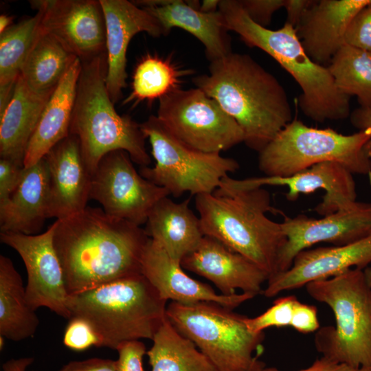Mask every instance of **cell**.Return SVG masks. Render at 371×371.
Instances as JSON below:
<instances>
[{
    "label": "cell",
    "instance_id": "cell-1",
    "mask_svg": "<svg viewBox=\"0 0 371 371\" xmlns=\"http://www.w3.org/2000/svg\"><path fill=\"white\" fill-rule=\"evenodd\" d=\"M54 224V245L69 295L141 273L150 238L140 226L91 207Z\"/></svg>",
    "mask_w": 371,
    "mask_h": 371
},
{
    "label": "cell",
    "instance_id": "cell-2",
    "mask_svg": "<svg viewBox=\"0 0 371 371\" xmlns=\"http://www.w3.org/2000/svg\"><path fill=\"white\" fill-rule=\"evenodd\" d=\"M240 126L244 143L260 153L293 120L287 93L250 56L231 52L193 79Z\"/></svg>",
    "mask_w": 371,
    "mask_h": 371
},
{
    "label": "cell",
    "instance_id": "cell-3",
    "mask_svg": "<svg viewBox=\"0 0 371 371\" xmlns=\"http://www.w3.org/2000/svg\"><path fill=\"white\" fill-rule=\"evenodd\" d=\"M218 10L228 31L270 55L291 75L302 90L298 104L306 117L323 122L350 116V97L338 89L328 67L308 56L294 27L286 23L274 30L262 27L247 16L239 0H221Z\"/></svg>",
    "mask_w": 371,
    "mask_h": 371
},
{
    "label": "cell",
    "instance_id": "cell-4",
    "mask_svg": "<svg viewBox=\"0 0 371 371\" xmlns=\"http://www.w3.org/2000/svg\"><path fill=\"white\" fill-rule=\"evenodd\" d=\"M195 206L205 236L247 258L269 276L276 273L286 238L281 223L266 214L279 213L267 190H214L195 196Z\"/></svg>",
    "mask_w": 371,
    "mask_h": 371
},
{
    "label": "cell",
    "instance_id": "cell-5",
    "mask_svg": "<svg viewBox=\"0 0 371 371\" xmlns=\"http://www.w3.org/2000/svg\"><path fill=\"white\" fill-rule=\"evenodd\" d=\"M106 54L82 62L69 135L76 137L92 176L104 155L124 150L132 161L148 166L151 159L140 124L119 115L106 87Z\"/></svg>",
    "mask_w": 371,
    "mask_h": 371
},
{
    "label": "cell",
    "instance_id": "cell-6",
    "mask_svg": "<svg viewBox=\"0 0 371 371\" xmlns=\"http://www.w3.org/2000/svg\"><path fill=\"white\" fill-rule=\"evenodd\" d=\"M167 302L137 273L69 295L68 308L71 317L93 326L101 347L116 350L126 341L152 340L166 317Z\"/></svg>",
    "mask_w": 371,
    "mask_h": 371
},
{
    "label": "cell",
    "instance_id": "cell-7",
    "mask_svg": "<svg viewBox=\"0 0 371 371\" xmlns=\"http://www.w3.org/2000/svg\"><path fill=\"white\" fill-rule=\"evenodd\" d=\"M307 293L333 311L335 326L317 330V350L352 368L371 367V286L363 270L353 268L306 286Z\"/></svg>",
    "mask_w": 371,
    "mask_h": 371
},
{
    "label": "cell",
    "instance_id": "cell-8",
    "mask_svg": "<svg viewBox=\"0 0 371 371\" xmlns=\"http://www.w3.org/2000/svg\"><path fill=\"white\" fill-rule=\"evenodd\" d=\"M371 128L344 135L293 119L260 152L258 168L265 176L286 177L326 161L337 162L352 175L371 173Z\"/></svg>",
    "mask_w": 371,
    "mask_h": 371
},
{
    "label": "cell",
    "instance_id": "cell-9",
    "mask_svg": "<svg viewBox=\"0 0 371 371\" xmlns=\"http://www.w3.org/2000/svg\"><path fill=\"white\" fill-rule=\"evenodd\" d=\"M166 314L218 371H256L265 365L254 355L261 352L265 333L249 330L244 315L212 302H170Z\"/></svg>",
    "mask_w": 371,
    "mask_h": 371
},
{
    "label": "cell",
    "instance_id": "cell-10",
    "mask_svg": "<svg viewBox=\"0 0 371 371\" xmlns=\"http://www.w3.org/2000/svg\"><path fill=\"white\" fill-rule=\"evenodd\" d=\"M151 146L153 167L142 166L139 174L155 185L179 197L212 193L223 178L239 168L238 161L220 153L195 150L173 136L156 115L140 124Z\"/></svg>",
    "mask_w": 371,
    "mask_h": 371
},
{
    "label": "cell",
    "instance_id": "cell-11",
    "mask_svg": "<svg viewBox=\"0 0 371 371\" xmlns=\"http://www.w3.org/2000/svg\"><path fill=\"white\" fill-rule=\"evenodd\" d=\"M156 116L177 139L203 153H220L244 142L238 123L197 87L160 98Z\"/></svg>",
    "mask_w": 371,
    "mask_h": 371
},
{
    "label": "cell",
    "instance_id": "cell-12",
    "mask_svg": "<svg viewBox=\"0 0 371 371\" xmlns=\"http://www.w3.org/2000/svg\"><path fill=\"white\" fill-rule=\"evenodd\" d=\"M132 161L124 150L104 155L92 176L89 198L109 216L140 226L155 204L170 193L144 178Z\"/></svg>",
    "mask_w": 371,
    "mask_h": 371
},
{
    "label": "cell",
    "instance_id": "cell-13",
    "mask_svg": "<svg viewBox=\"0 0 371 371\" xmlns=\"http://www.w3.org/2000/svg\"><path fill=\"white\" fill-rule=\"evenodd\" d=\"M54 223L41 234L1 232L2 243L14 249L22 258L27 273L26 300L34 311L46 307L70 319L68 293L60 261L54 245Z\"/></svg>",
    "mask_w": 371,
    "mask_h": 371
},
{
    "label": "cell",
    "instance_id": "cell-14",
    "mask_svg": "<svg viewBox=\"0 0 371 371\" xmlns=\"http://www.w3.org/2000/svg\"><path fill=\"white\" fill-rule=\"evenodd\" d=\"M281 225L286 241L279 254L276 273L289 269L300 251L314 245H344L370 234L371 203L355 201L319 218L304 214L286 217Z\"/></svg>",
    "mask_w": 371,
    "mask_h": 371
},
{
    "label": "cell",
    "instance_id": "cell-15",
    "mask_svg": "<svg viewBox=\"0 0 371 371\" xmlns=\"http://www.w3.org/2000/svg\"><path fill=\"white\" fill-rule=\"evenodd\" d=\"M41 11V29L81 62L106 53V26L100 0L31 1Z\"/></svg>",
    "mask_w": 371,
    "mask_h": 371
},
{
    "label": "cell",
    "instance_id": "cell-16",
    "mask_svg": "<svg viewBox=\"0 0 371 371\" xmlns=\"http://www.w3.org/2000/svg\"><path fill=\"white\" fill-rule=\"evenodd\" d=\"M264 186H286V199L295 201L300 194H310L318 190L325 191L320 203L315 208L317 214H332L357 199L353 175L341 164L326 161L286 177L265 176L235 179L228 175L223 178L217 190L232 192L262 188Z\"/></svg>",
    "mask_w": 371,
    "mask_h": 371
},
{
    "label": "cell",
    "instance_id": "cell-17",
    "mask_svg": "<svg viewBox=\"0 0 371 371\" xmlns=\"http://www.w3.org/2000/svg\"><path fill=\"white\" fill-rule=\"evenodd\" d=\"M370 263L371 233L344 245L307 249L295 257L289 269L271 276L262 293L266 297H273L350 269L363 270Z\"/></svg>",
    "mask_w": 371,
    "mask_h": 371
},
{
    "label": "cell",
    "instance_id": "cell-18",
    "mask_svg": "<svg viewBox=\"0 0 371 371\" xmlns=\"http://www.w3.org/2000/svg\"><path fill=\"white\" fill-rule=\"evenodd\" d=\"M106 26V87L115 104L126 87V52L132 38L139 32L166 36L159 21L145 9L127 0H100Z\"/></svg>",
    "mask_w": 371,
    "mask_h": 371
},
{
    "label": "cell",
    "instance_id": "cell-19",
    "mask_svg": "<svg viewBox=\"0 0 371 371\" xmlns=\"http://www.w3.org/2000/svg\"><path fill=\"white\" fill-rule=\"evenodd\" d=\"M181 265L211 281L225 295H234L240 289L256 296L262 293V286L269 276L247 258L208 236H204L198 247Z\"/></svg>",
    "mask_w": 371,
    "mask_h": 371
},
{
    "label": "cell",
    "instance_id": "cell-20",
    "mask_svg": "<svg viewBox=\"0 0 371 371\" xmlns=\"http://www.w3.org/2000/svg\"><path fill=\"white\" fill-rule=\"evenodd\" d=\"M43 158L49 175V218L63 219L85 210L90 199L92 175L76 137L69 135Z\"/></svg>",
    "mask_w": 371,
    "mask_h": 371
},
{
    "label": "cell",
    "instance_id": "cell-21",
    "mask_svg": "<svg viewBox=\"0 0 371 371\" xmlns=\"http://www.w3.org/2000/svg\"><path fill=\"white\" fill-rule=\"evenodd\" d=\"M141 273L166 301L182 304L212 302L234 310L254 295L235 293L218 294L207 284L192 278L181 265L170 258L157 243L149 238L142 254Z\"/></svg>",
    "mask_w": 371,
    "mask_h": 371
},
{
    "label": "cell",
    "instance_id": "cell-22",
    "mask_svg": "<svg viewBox=\"0 0 371 371\" xmlns=\"http://www.w3.org/2000/svg\"><path fill=\"white\" fill-rule=\"evenodd\" d=\"M371 0H319L305 11L295 27L308 56L315 63H330L345 44L348 26Z\"/></svg>",
    "mask_w": 371,
    "mask_h": 371
},
{
    "label": "cell",
    "instance_id": "cell-23",
    "mask_svg": "<svg viewBox=\"0 0 371 371\" xmlns=\"http://www.w3.org/2000/svg\"><path fill=\"white\" fill-rule=\"evenodd\" d=\"M49 175L44 158L24 168L21 180L10 199L0 205L1 232L32 235L48 216Z\"/></svg>",
    "mask_w": 371,
    "mask_h": 371
},
{
    "label": "cell",
    "instance_id": "cell-24",
    "mask_svg": "<svg viewBox=\"0 0 371 371\" xmlns=\"http://www.w3.org/2000/svg\"><path fill=\"white\" fill-rule=\"evenodd\" d=\"M54 91H35L19 77L9 102L0 113L1 158L23 165L28 144Z\"/></svg>",
    "mask_w": 371,
    "mask_h": 371
},
{
    "label": "cell",
    "instance_id": "cell-25",
    "mask_svg": "<svg viewBox=\"0 0 371 371\" xmlns=\"http://www.w3.org/2000/svg\"><path fill=\"white\" fill-rule=\"evenodd\" d=\"M189 203L190 199L175 203L168 196L162 198L150 212L144 229L148 236L179 264L198 247L205 236L199 218Z\"/></svg>",
    "mask_w": 371,
    "mask_h": 371
},
{
    "label": "cell",
    "instance_id": "cell-26",
    "mask_svg": "<svg viewBox=\"0 0 371 371\" xmlns=\"http://www.w3.org/2000/svg\"><path fill=\"white\" fill-rule=\"evenodd\" d=\"M142 8L159 21L166 35L172 27H179L196 37L210 62L232 52L228 30L219 10L203 12L181 0H161Z\"/></svg>",
    "mask_w": 371,
    "mask_h": 371
},
{
    "label": "cell",
    "instance_id": "cell-27",
    "mask_svg": "<svg viewBox=\"0 0 371 371\" xmlns=\"http://www.w3.org/2000/svg\"><path fill=\"white\" fill-rule=\"evenodd\" d=\"M82 62L76 58L49 98L23 160L28 168L41 160L58 142L69 135L71 119Z\"/></svg>",
    "mask_w": 371,
    "mask_h": 371
},
{
    "label": "cell",
    "instance_id": "cell-28",
    "mask_svg": "<svg viewBox=\"0 0 371 371\" xmlns=\"http://www.w3.org/2000/svg\"><path fill=\"white\" fill-rule=\"evenodd\" d=\"M28 304L25 287L11 259L0 256V335L19 341L34 335L38 317Z\"/></svg>",
    "mask_w": 371,
    "mask_h": 371
},
{
    "label": "cell",
    "instance_id": "cell-29",
    "mask_svg": "<svg viewBox=\"0 0 371 371\" xmlns=\"http://www.w3.org/2000/svg\"><path fill=\"white\" fill-rule=\"evenodd\" d=\"M146 351L151 371H218L212 361L166 317Z\"/></svg>",
    "mask_w": 371,
    "mask_h": 371
},
{
    "label": "cell",
    "instance_id": "cell-30",
    "mask_svg": "<svg viewBox=\"0 0 371 371\" xmlns=\"http://www.w3.org/2000/svg\"><path fill=\"white\" fill-rule=\"evenodd\" d=\"M41 11L0 34V113L9 102L29 52L38 34Z\"/></svg>",
    "mask_w": 371,
    "mask_h": 371
},
{
    "label": "cell",
    "instance_id": "cell-31",
    "mask_svg": "<svg viewBox=\"0 0 371 371\" xmlns=\"http://www.w3.org/2000/svg\"><path fill=\"white\" fill-rule=\"evenodd\" d=\"M77 58L41 29L29 52L21 76L37 92L56 89Z\"/></svg>",
    "mask_w": 371,
    "mask_h": 371
},
{
    "label": "cell",
    "instance_id": "cell-32",
    "mask_svg": "<svg viewBox=\"0 0 371 371\" xmlns=\"http://www.w3.org/2000/svg\"><path fill=\"white\" fill-rule=\"evenodd\" d=\"M191 74V70L179 67L168 58L148 54L135 69L132 91L123 104L159 100L181 89L183 78Z\"/></svg>",
    "mask_w": 371,
    "mask_h": 371
},
{
    "label": "cell",
    "instance_id": "cell-33",
    "mask_svg": "<svg viewBox=\"0 0 371 371\" xmlns=\"http://www.w3.org/2000/svg\"><path fill=\"white\" fill-rule=\"evenodd\" d=\"M338 89L357 98L360 106L371 104V52L344 44L327 67Z\"/></svg>",
    "mask_w": 371,
    "mask_h": 371
},
{
    "label": "cell",
    "instance_id": "cell-34",
    "mask_svg": "<svg viewBox=\"0 0 371 371\" xmlns=\"http://www.w3.org/2000/svg\"><path fill=\"white\" fill-rule=\"evenodd\" d=\"M298 300L295 295L277 298L266 311L255 317H244V322L249 330L261 333L270 327L290 326L294 307Z\"/></svg>",
    "mask_w": 371,
    "mask_h": 371
},
{
    "label": "cell",
    "instance_id": "cell-35",
    "mask_svg": "<svg viewBox=\"0 0 371 371\" xmlns=\"http://www.w3.org/2000/svg\"><path fill=\"white\" fill-rule=\"evenodd\" d=\"M64 345L70 350L81 352L92 346L101 347V340L93 326L85 319L72 317L65 328Z\"/></svg>",
    "mask_w": 371,
    "mask_h": 371
},
{
    "label": "cell",
    "instance_id": "cell-36",
    "mask_svg": "<svg viewBox=\"0 0 371 371\" xmlns=\"http://www.w3.org/2000/svg\"><path fill=\"white\" fill-rule=\"evenodd\" d=\"M345 44L371 52V3L350 21L346 32Z\"/></svg>",
    "mask_w": 371,
    "mask_h": 371
},
{
    "label": "cell",
    "instance_id": "cell-37",
    "mask_svg": "<svg viewBox=\"0 0 371 371\" xmlns=\"http://www.w3.org/2000/svg\"><path fill=\"white\" fill-rule=\"evenodd\" d=\"M115 350L118 353V371H144L143 357L146 355V350L142 341H126L119 345Z\"/></svg>",
    "mask_w": 371,
    "mask_h": 371
},
{
    "label": "cell",
    "instance_id": "cell-38",
    "mask_svg": "<svg viewBox=\"0 0 371 371\" xmlns=\"http://www.w3.org/2000/svg\"><path fill=\"white\" fill-rule=\"evenodd\" d=\"M247 16L258 25L267 27L275 12L284 8V0H239Z\"/></svg>",
    "mask_w": 371,
    "mask_h": 371
},
{
    "label": "cell",
    "instance_id": "cell-39",
    "mask_svg": "<svg viewBox=\"0 0 371 371\" xmlns=\"http://www.w3.org/2000/svg\"><path fill=\"white\" fill-rule=\"evenodd\" d=\"M23 165L7 159H0V205L5 203L19 186Z\"/></svg>",
    "mask_w": 371,
    "mask_h": 371
},
{
    "label": "cell",
    "instance_id": "cell-40",
    "mask_svg": "<svg viewBox=\"0 0 371 371\" xmlns=\"http://www.w3.org/2000/svg\"><path fill=\"white\" fill-rule=\"evenodd\" d=\"M290 326L301 333L317 331L319 328V322L316 306L298 300L293 309Z\"/></svg>",
    "mask_w": 371,
    "mask_h": 371
},
{
    "label": "cell",
    "instance_id": "cell-41",
    "mask_svg": "<svg viewBox=\"0 0 371 371\" xmlns=\"http://www.w3.org/2000/svg\"><path fill=\"white\" fill-rule=\"evenodd\" d=\"M58 371H118V367L117 360L95 357L70 361Z\"/></svg>",
    "mask_w": 371,
    "mask_h": 371
},
{
    "label": "cell",
    "instance_id": "cell-42",
    "mask_svg": "<svg viewBox=\"0 0 371 371\" xmlns=\"http://www.w3.org/2000/svg\"><path fill=\"white\" fill-rule=\"evenodd\" d=\"M347 365L338 363L329 359L322 357L316 359L309 367L297 371H356ZM256 371H282L274 367H266L265 365Z\"/></svg>",
    "mask_w": 371,
    "mask_h": 371
},
{
    "label": "cell",
    "instance_id": "cell-43",
    "mask_svg": "<svg viewBox=\"0 0 371 371\" xmlns=\"http://www.w3.org/2000/svg\"><path fill=\"white\" fill-rule=\"evenodd\" d=\"M313 0H284L288 23L295 28L305 11L314 3Z\"/></svg>",
    "mask_w": 371,
    "mask_h": 371
},
{
    "label": "cell",
    "instance_id": "cell-44",
    "mask_svg": "<svg viewBox=\"0 0 371 371\" xmlns=\"http://www.w3.org/2000/svg\"><path fill=\"white\" fill-rule=\"evenodd\" d=\"M349 118L351 124L359 131L371 128V104L356 108L350 113ZM368 146L371 150V137Z\"/></svg>",
    "mask_w": 371,
    "mask_h": 371
},
{
    "label": "cell",
    "instance_id": "cell-45",
    "mask_svg": "<svg viewBox=\"0 0 371 371\" xmlns=\"http://www.w3.org/2000/svg\"><path fill=\"white\" fill-rule=\"evenodd\" d=\"M33 362L34 358L30 357L11 359L3 363L2 371H26Z\"/></svg>",
    "mask_w": 371,
    "mask_h": 371
},
{
    "label": "cell",
    "instance_id": "cell-46",
    "mask_svg": "<svg viewBox=\"0 0 371 371\" xmlns=\"http://www.w3.org/2000/svg\"><path fill=\"white\" fill-rule=\"evenodd\" d=\"M219 3L218 0H204L200 3L199 10L206 13L214 12L218 10Z\"/></svg>",
    "mask_w": 371,
    "mask_h": 371
},
{
    "label": "cell",
    "instance_id": "cell-47",
    "mask_svg": "<svg viewBox=\"0 0 371 371\" xmlns=\"http://www.w3.org/2000/svg\"><path fill=\"white\" fill-rule=\"evenodd\" d=\"M12 16L1 14L0 16V34L3 33L12 25Z\"/></svg>",
    "mask_w": 371,
    "mask_h": 371
},
{
    "label": "cell",
    "instance_id": "cell-48",
    "mask_svg": "<svg viewBox=\"0 0 371 371\" xmlns=\"http://www.w3.org/2000/svg\"><path fill=\"white\" fill-rule=\"evenodd\" d=\"M363 272L368 284L371 286V267L365 268Z\"/></svg>",
    "mask_w": 371,
    "mask_h": 371
},
{
    "label": "cell",
    "instance_id": "cell-49",
    "mask_svg": "<svg viewBox=\"0 0 371 371\" xmlns=\"http://www.w3.org/2000/svg\"><path fill=\"white\" fill-rule=\"evenodd\" d=\"M4 346H5V337L0 335V348H1V350H2V349H3Z\"/></svg>",
    "mask_w": 371,
    "mask_h": 371
},
{
    "label": "cell",
    "instance_id": "cell-50",
    "mask_svg": "<svg viewBox=\"0 0 371 371\" xmlns=\"http://www.w3.org/2000/svg\"><path fill=\"white\" fill-rule=\"evenodd\" d=\"M356 371H371V367H362L357 369Z\"/></svg>",
    "mask_w": 371,
    "mask_h": 371
}]
</instances>
